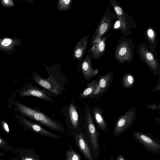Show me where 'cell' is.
Masks as SVG:
<instances>
[{"mask_svg":"<svg viewBox=\"0 0 160 160\" xmlns=\"http://www.w3.org/2000/svg\"><path fill=\"white\" fill-rule=\"evenodd\" d=\"M15 110L21 115L55 131L64 133L65 130L57 121L52 119L42 112L31 108L17 101L14 102Z\"/></svg>","mask_w":160,"mask_h":160,"instance_id":"cell-1","label":"cell"},{"mask_svg":"<svg viewBox=\"0 0 160 160\" xmlns=\"http://www.w3.org/2000/svg\"><path fill=\"white\" fill-rule=\"evenodd\" d=\"M84 132L91 148L94 160H98L100 155L99 133L92 115L91 109L88 106L85 111Z\"/></svg>","mask_w":160,"mask_h":160,"instance_id":"cell-2","label":"cell"},{"mask_svg":"<svg viewBox=\"0 0 160 160\" xmlns=\"http://www.w3.org/2000/svg\"><path fill=\"white\" fill-rule=\"evenodd\" d=\"M118 19L115 13H113L107 7L106 11L97 28L91 39L89 44L92 45L99 43L106 34L112 28L113 21Z\"/></svg>","mask_w":160,"mask_h":160,"instance_id":"cell-3","label":"cell"},{"mask_svg":"<svg viewBox=\"0 0 160 160\" xmlns=\"http://www.w3.org/2000/svg\"><path fill=\"white\" fill-rule=\"evenodd\" d=\"M135 47L131 38L123 36L116 47L115 58L121 64L126 62L131 63L133 60Z\"/></svg>","mask_w":160,"mask_h":160,"instance_id":"cell-4","label":"cell"},{"mask_svg":"<svg viewBox=\"0 0 160 160\" xmlns=\"http://www.w3.org/2000/svg\"><path fill=\"white\" fill-rule=\"evenodd\" d=\"M109 1L120 22L121 32L125 37L131 35L132 33V28L136 27L132 18L124 11L117 1L110 0Z\"/></svg>","mask_w":160,"mask_h":160,"instance_id":"cell-5","label":"cell"},{"mask_svg":"<svg viewBox=\"0 0 160 160\" xmlns=\"http://www.w3.org/2000/svg\"><path fill=\"white\" fill-rule=\"evenodd\" d=\"M137 52L141 61L148 67L154 76L160 74V64L156 56L152 53L144 42L138 47Z\"/></svg>","mask_w":160,"mask_h":160,"instance_id":"cell-6","label":"cell"},{"mask_svg":"<svg viewBox=\"0 0 160 160\" xmlns=\"http://www.w3.org/2000/svg\"><path fill=\"white\" fill-rule=\"evenodd\" d=\"M136 116L134 106L128 109L117 119L114 126L113 135L115 138L119 136L127 130L133 124Z\"/></svg>","mask_w":160,"mask_h":160,"instance_id":"cell-7","label":"cell"},{"mask_svg":"<svg viewBox=\"0 0 160 160\" xmlns=\"http://www.w3.org/2000/svg\"><path fill=\"white\" fill-rule=\"evenodd\" d=\"M15 116L17 118V121L25 130H29L31 132L54 139L60 138V136L58 135L48 131L39 124L27 119L22 115L20 116L15 113Z\"/></svg>","mask_w":160,"mask_h":160,"instance_id":"cell-8","label":"cell"},{"mask_svg":"<svg viewBox=\"0 0 160 160\" xmlns=\"http://www.w3.org/2000/svg\"><path fill=\"white\" fill-rule=\"evenodd\" d=\"M32 78L37 84L52 93L56 94L61 93L62 89L61 85L52 75H50L46 79L42 78L37 72H35L33 73Z\"/></svg>","mask_w":160,"mask_h":160,"instance_id":"cell-9","label":"cell"},{"mask_svg":"<svg viewBox=\"0 0 160 160\" xmlns=\"http://www.w3.org/2000/svg\"><path fill=\"white\" fill-rule=\"evenodd\" d=\"M78 148L87 160H94L93 154L84 132L81 130L74 135Z\"/></svg>","mask_w":160,"mask_h":160,"instance_id":"cell-10","label":"cell"},{"mask_svg":"<svg viewBox=\"0 0 160 160\" xmlns=\"http://www.w3.org/2000/svg\"><path fill=\"white\" fill-rule=\"evenodd\" d=\"M133 135L136 140L149 152L160 153V144L148 135L139 132H134Z\"/></svg>","mask_w":160,"mask_h":160,"instance_id":"cell-11","label":"cell"},{"mask_svg":"<svg viewBox=\"0 0 160 160\" xmlns=\"http://www.w3.org/2000/svg\"><path fill=\"white\" fill-rule=\"evenodd\" d=\"M21 97L31 96L38 98L45 101L53 103L54 102L50 95L43 89L39 88L32 85L26 86L19 92Z\"/></svg>","mask_w":160,"mask_h":160,"instance_id":"cell-12","label":"cell"},{"mask_svg":"<svg viewBox=\"0 0 160 160\" xmlns=\"http://www.w3.org/2000/svg\"><path fill=\"white\" fill-rule=\"evenodd\" d=\"M88 38V35L84 36L77 42L73 49L72 55L74 59L78 61V70L79 72L82 58L86 51Z\"/></svg>","mask_w":160,"mask_h":160,"instance_id":"cell-13","label":"cell"},{"mask_svg":"<svg viewBox=\"0 0 160 160\" xmlns=\"http://www.w3.org/2000/svg\"><path fill=\"white\" fill-rule=\"evenodd\" d=\"M92 58L90 53L82 61L81 70L83 76L87 80H90L93 76L96 75L99 72L98 69H93L92 66Z\"/></svg>","mask_w":160,"mask_h":160,"instance_id":"cell-14","label":"cell"},{"mask_svg":"<svg viewBox=\"0 0 160 160\" xmlns=\"http://www.w3.org/2000/svg\"><path fill=\"white\" fill-rule=\"evenodd\" d=\"M111 35L110 33L108 34L104 37L99 43L92 45L88 51L92 58L97 60L100 59L104 53L106 41Z\"/></svg>","mask_w":160,"mask_h":160,"instance_id":"cell-15","label":"cell"},{"mask_svg":"<svg viewBox=\"0 0 160 160\" xmlns=\"http://www.w3.org/2000/svg\"><path fill=\"white\" fill-rule=\"evenodd\" d=\"M22 42L20 39L4 38H0V51L11 53L15 52L17 49L16 46H21Z\"/></svg>","mask_w":160,"mask_h":160,"instance_id":"cell-16","label":"cell"},{"mask_svg":"<svg viewBox=\"0 0 160 160\" xmlns=\"http://www.w3.org/2000/svg\"><path fill=\"white\" fill-rule=\"evenodd\" d=\"M69 116L70 121V128L74 136L82 130L79 125V116L77 111L72 103L70 104L69 105Z\"/></svg>","mask_w":160,"mask_h":160,"instance_id":"cell-17","label":"cell"},{"mask_svg":"<svg viewBox=\"0 0 160 160\" xmlns=\"http://www.w3.org/2000/svg\"><path fill=\"white\" fill-rule=\"evenodd\" d=\"M91 112L93 119L99 129L104 131H106L108 125L104 117L102 109L98 106L92 107Z\"/></svg>","mask_w":160,"mask_h":160,"instance_id":"cell-18","label":"cell"},{"mask_svg":"<svg viewBox=\"0 0 160 160\" xmlns=\"http://www.w3.org/2000/svg\"><path fill=\"white\" fill-rule=\"evenodd\" d=\"M15 153L20 160H42L35 152L34 149H27L18 148L15 149Z\"/></svg>","mask_w":160,"mask_h":160,"instance_id":"cell-19","label":"cell"},{"mask_svg":"<svg viewBox=\"0 0 160 160\" xmlns=\"http://www.w3.org/2000/svg\"><path fill=\"white\" fill-rule=\"evenodd\" d=\"M144 33L145 38L148 43L149 49L156 56V48L158 38L155 30L152 27H148L145 30Z\"/></svg>","mask_w":160,"mask_h":160,"instance_id":"cell-20","label":"cell"},{"mask_svg":"<svg viewBox=\"0 0 160 160\" xmlns=\"http://www.w3.org/2000/svg\"><path fill=\"white\" fill-rule=\"evenodd\" d=\"M113 73L109 72L98 78V84L100 89L102 95L107 92L111 85L113 80Z\"/></svg>","mask_w":160,"mask_h":160,"instance_id":"cell-21","label":"cell"},{"mask_svg":"<svg viewBox=\"0 0 160 160\" xmlns=\"http://www.w3.org/2000/svg\"><path fill=\"white\" fill-rule=\"evenodd\" d=\"M98 81L97 78L88 83L86 89L79 95V97L82 98H90L95 89Z\"/></svg>","mask_w":160,"mask_h":160,"instance_id":"cell-22","label":"cell"},{"mask_svg":"<svg viewBox=\"0 0 160 160\" xmlns=\"http://www.w3.org/2000/svg\"><path fill=\"white\" fill-rule=\"evenodd\" d=\"M135 82V79L134 76L129 73L124 74L121 81L123 87L126 89L131 88L134 85Z\"/></svg>","mask_w":160,"mask_h":160,"instance_id":"cell-23","label":"cell"},{"mask_svg":"<svg viewBox=\"0 0 160 160\" xmlns=\"http://www.w3.org/2000/svg\"><path fill=\"white\" fill-rule=\"evenodd\" d=\"M66 160H81L80 155L76 152L70 144L66 152Z\"/></svg>","mask_w":160,"mask_h":160,"instance_id":"cell-24","label":"cell"},{"mask_svg":"<svg viewBox=\"0 0 160 160\" xmlns=\"http://www.w3.org/2000/svg\"><path fill=\"white\" fill-rule=\"evenodd\" d=\"M71 0H60L58 2L57 7L59 11L68 10L71 8L72 3Z\"/></svg>","mask_w":160,"mask_h":160,"instance_id":"cell-25","label":"cell"},{"mask_svg":"<svg viewBox=\"0 0 160 160\" xmlns=\"http://www.w3.org/2000/svg\"><path fill=\"white\" fill-rule=\"evenodd\" d=\"M0 149L6 152L15 153V149L0 136Z\"/></svg>","mask_w":160,"mask_h":160,"instance_id":"cell-26","label":"cell"},{"mask_svg":"<svg viewBox=\"0 0 160 160\" xmlns=\"http://www.w3.org/2000/svg\"><path fill=\"white\" fill-rule=\"evenodd\" d=\"M1 127L4 132L7 134L10 133V130L7 122L4 121H2L1 122Z\"/></svg>","mask_w":160,"mask_h":160,"instance_id":"cell-27","label":"cell"},{"mask_svg":"<svg viewBox=\"0 0 160 160\" xmlns=\"http://www.w3.org/2000/svg\"><path fill=\"white\" fill-rule=\"evenodd\" d=\"M1 1L2 5L5 7H11L15 5L12 0H2Z\"/></svg>","mask_w":160,"mask_h":160,"instance_id":"cell-28","label":"cell"},{"mask_svg":"<svg viewBox=\"0 0 160 160\" xmlns=\"http://www.w3.org/2000/svg\"><path fill=\"white\" fill-rule=\"evenodd\" d=\"M113 29L114 30L119 29L121 30V25L120 21L117 19L115 23L113 25Z\"/></svg>","mask_w":160,"mask_h":160,"instance_id":"cell-29","label":"cell"},{"mask_svg":"<svg viewBox=\"0 0 160 160\" xmlns=\"http://www.w3.org/2000/svg\"><path fill=\"white\" fill-rule=\"evenodd\" d=\"M160 77L159 76V79L158 80V82L157 84L155 86L154 88L153 89V91L154 92L155 91H159L160 90Z\"/></svg>","mask_w":160,"mask_h":160,"instance_id":"cell-30","label":"cell"},{"mask_svg":"<svg viewBox=\"0 0 160 160\" xmlns=\"http://www.w3.org/2000/svg\"><path fill=\"white\" fill-rule=\"evenodd\" d=\"M116 160H126L125 157L122 154L118 155L116 158Z\"/></svg>","mask_w":160,"mask_h":160,"instance_id":"cell-31","label":"cell"},{"mask_svg":"<svg viewBox=\"0 0 160 160\" xmlns=\"http://www.w3.org/2000/svg\"><path fill=\"white\" fill-rule=\"evenodd\" d=\"M20 160L18 156H17L14 158H10L8 160Z\"/></svg>","mask_w":160,"mask_h":160,"instance_id":"cell-32","label":"cell"},{"mask_svg":"<svg viewBox=\"0 0 160 160\" xmlns=\"http://www.w3.org/2000/svg\"><path fill=\"white\" fill-rule=\"evenodd\" d=\"M5 154V153L4 152H0V157H1L2 156L4 155Z\"/></svg>","mask_w":160,"mask_h":160,"instance_id":"cell-33","label":"cell"},{"mask_svg":"<svg viewBox=\"0 0 160 160\" xmlns=\"http://www.w3.org/2000/svg\"><path fill=\"white\" fill-rule=\"evenodd\" d=\"M110 160H114L112 156H111L110 157Z\"/></svg>","mask_w":160,"mask_h":160,"instance_id":"cell-34","label":"cell"}]
</instances>
